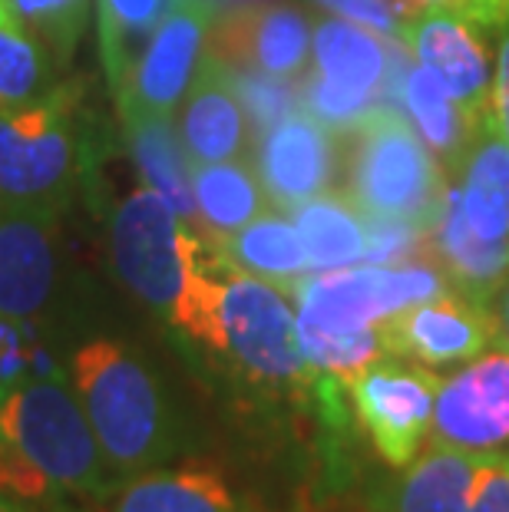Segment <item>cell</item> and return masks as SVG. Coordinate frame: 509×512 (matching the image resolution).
Returning a JSON list of instances; mask_svg holds the SVG:
<instances>
[{"instance_id":"6da1fadb","label":"cell","mask_w":509,"mask_h":512,"mask_svg":"<svg viewBox=\"0 0 509 512\" xmlns=\"http://www.w3.org/2000/svg\"><path fill=\"white\" fill-rule=\"evenodd\" d=\"M172 328L209 347L252 387L305 390L318 384V370L301 351L298 318L285 291L232 268L215 248Z\"/></svg>"},{"instance_id":"7a4b0ae2","label":"cell","mask_w":509,"mask_h":512,"mask_svg":"<svg viewBox=\"0 0 509 512\" xmlns=\"http://www.w3.org/2000/svg\"><path fill=\"white\" fill-rule=\"evenodd\" d=\"M70 384L113 479H133L176 456L179 423L159 380L126 344L96 337L73 351Z\"/></svg>"},{"instance_id":"3957f363","label":"cell","mask_w":509,"mask_h":512,"mask_svg":"<svg viewBox=\"0 0 509 512\" xmlns=\"http://www.w3.org/2000/svg\"><path fill=\"white\" fill-rule=\"evenodd\" d=\"M0 443L24 456L57 493H113V473L77 390L57 377H27L0 397Z\"/></svg>"},{"instance_id":"277c9868","label":"cell","mask_w":509,"mask_h":512,"mask_svg":"<svg viewBox=\"0 0 509 512\" xmlns=\"http://www.w3.org/2000/svg\"><path fill=\"white\" fill-rule=\"evenodd\" d=\"M83 162L70 90L53 86L34 103L0 110V205L57 219L83 179Z\"/></svg>"},{"instance_id":"5b68a950","label":"cell","mask_w":509,"mask_h":512,"mask_svg":"<svg viewBox=\"0 0 509 512\" xmlns=\"http://www.w3.org/2000/svg\"><path fill=\"white\" fill-rule=\"evenodd\" d=\"M110 232L119 281L172 324L212 245L192 235L189 222L149 185L119 202Z\"/></svg>"},{"instance_id":"8992f818","label":"cell","mask_w":509,"mask_h":512,"mask_svg":"<svg viewBox=\"0 0 509 512\" xmlns=\"http://www.w3.org/2000/svg\"><path fill=\"white\" fill-rule=\"evenodd\" d=\"M348 189L364 215L407 219L420 228H433L447 195H440V176L424 139L387 106H377L354 129Z\"/></svg>"},{"instance_id":"52a82bcc","label":"cell","mask_w":509,"mask_h":512,"mask_svg":"<svg viewBox=\"0 0 509 512\" xmlns=\"http://www.w3.org/2000/svg\"><path fill=\"white\" fill-rule=\"evenodd\" d=\"M311 57L314 70L301 86V103L331 133H354L377 110L374 96L381 103L384 83L391 96H400L404 73L391 76L397 53H387L371 27L364 30L344 17L321 20L311 37Z\"/></svg>"},{"instance_id":"ba28073f","label":"cell","mask_w":509,"mask_h":512,"mask_svg":"<svg viewBox=\"0 0 509 512\" xmlns=\"http://www.w3.org/2000/svg\"><path fill=\"white\" fill-rule=\"evenodd\" d=\"M288 294L295 301L298 324L321 331H357L394 318L410 304L437 298L443 294V278L424 265H351L308 271Z\"/></svg>"},{"instance_id":"9c48e42d","label":"cell","mask_w":509,"mask_h":512,"mask_svg":"<svg viewBox=\"0 0 509 512\" xmlns=\"http://www.w3.org/2000/svg\"><path fill=\"white\" fill-rule=\"evenodd\" d=\"M212 24V0H172L156 24L153 37H149L133 76L123 86V93H116L119 116H172V110L182 103V96L189 93L192 80H196L202 47L212 34Z\"/></svg>"},{"instance_id":"30bf717a","label":"cell","mask_w":509,"mask_h":512,"mask_svg":"<svg viewBox=\"0 0 509 512\" xmlns=\"http://www.w3.org/2000/svg\"><path fill=\"white\" fill-rule=\"evenodd\" d=\"M351 400L361 427L371 437L374 450L394 470H404L417 460L424 443L440 380L430 367L410 364H371L351 380Z\"/></svg>"},{"instance_id":"8fae6325","label":"cell","mask_w":509,"mask_h":512,"mask_svg":"<svg viewBox=\"0 0 509 512\" xmlns=\"http://www.w3.org/2000/svg\"><path fill=\"white\" fill-rule=\"evenodd\" d=\"M433 437L467 453H503L509 446V351L476 357L440 380Z\"/></svg>"},{"instance_id":"7c38bea8","label":"cell","mask_w":509,"mask_h":512,"mask_svg":"<svg viewBox=\"0 0 509 512\" xmlns=\"http://www.w3.org/2000/svg\"><path fill=\"white\" fill-rule=\"evenodd\" d=\"M476 30L480 27L450 10H417L400 37L407 40L410 57L437 73V80L460 103V110L480 129L483 119L493 113L496 70Z\"/></svg>"},{"instance_id":"4fadbf2b","label":"cell","mask_w":509,"mask_h":512,"mask_svg":"<svg viewBox=\"0 0 509 512\" xmlns=\"http://www.w3.org/2000/svg\"><path fill=\"white\" fill-rule=\"evenodd\" d=\"M493 318L480 301L437 294L410 304L394 318L381 321L384 351L420 367H450L473 361L493 337Z\"/></svg>"},{"instance_id":"5bb4252c","label":"cell","mask_w":509,"mask_h":512,"mask_svg":"<svg viewBox=\"0 0 509 512\" xmlns=\"http://www.w3.org/2000/svg\"><path fill=\"white\" fill-rule=\"evenodd\" d=\"M338 149L331 129L318 123L308 110L288 113L258 133L255 176L262 182L265 199L278 209L295 212L301 202L321 195L334 182Z\"/></svg>"},{"instance_id":"9a60e30c","label":"cell","mask_w":509,"mask_h":512,"mask_svg":"<svg viewBox=\"0 0 509 512\" xmlns=\"http://www.w3.org/2000/svg\"><path fill=\"white\" fill-rule=\"evenodd\" d=\"M311 20L301 7L291 4H245L229 17L212 24V57L235 70H262L272 76L305 73L311 53Z\"/></svg>"},{"instance_id":"2e32d148","label":"cell","mask_w":509,"mask_h":512,"mask_svg":"<svg viewBox=\"0 0 509 512\" xmlns=\"http://www.w3.org/2000/svg\"><path fill=\"white\" fill-rule=\"evenodd\" d=\"M50 215L0 205V314L30 321L47 308L57 281Z\"/></svg>"},{"instance_id":"e0dca14e","label":"cell","mask_w":509,"mask_h":512,"mask_svg":"<svg viewBox=\"0 0 509 512\" xmlns=\"http://www.w3.org/2000/svg\"><path fill=\"white\" fill-rule=\"evenodd\" d=\"M179 136L192 162H229L248 143V113L232 83L229 67L205 53L182 106Z\"/></svg>"},{"instance_id":"ac0fdd59","label":"cell","mask_w":509,"mask_h":512,"mask_svg":"<svg viewBox=\"0 0 509 512\" xmlns=\"http://www.w3.org/2000/svg\"><path fill=\"white\" fill-rule=\"evenodd\" d=\"M463 215L476 238L509 252V143L490 113L463 156Z\"/></svg>"},{"instance_id":"d6986e66","label":"cell","mask_w":509,"mask_h":512,"mask_svg":"<svg viewBox=\"0 0 509 512\" xmlns=\"http://www.w3.org/2000/svg\"><path fill=\"white\" fill-rule=\"evenodd\" d=\"M110 512H242L215 466H156L116 489Z\"/></svg>"},{"instance_id":"ffe728a7","label":"cell","mask_w":509,"mask_h":512,"mask_svg":"<svg viewBox=\"0 0 509 512\" xmlns=\"http://www.w3.org/2000/svg\"><path fill=\"white\" fill-rule=\"evenodd\" d=\"M480 463L483 453L437 443L404 466V476L377 499L374 512H467Z\"/></svg>"},{"instance_id":"44dd1931","label":"cell","mask_w":509,"mask_h":512,"mask_svg":"<svg viewBox=\"0 0 509 512\" xmlns=\"http://www.w3.org/2000/svg\"><path fill=\"white\" fill-rule=\"evenodd\" d=\"M212 248L232 268L245 271L252 278H262L285 294L311 271L298 225L281 219V215L262 212L258 219L238 228V232L219 238Z\"/></svg>"},{"instance_id":"7402d4cb","label":"cell","mask_w":509,"mask_h":512,"mask_svg":"<svg viewBox=\"0 0 509 512\" xmlns=\"http://www.w3.org/2000/svg\"><path fill=\"white\" fill-rule=\"evenodd\" d=\"M129 149L149 189H156L172 209L189 225L196 222V195H192V159L186 156V143L172 129V116L136 113L123 116Z\"/></svg>"},{"instance_id":"603a6c76","label":"cell","mask_w":509,"mask_h":512,"mask_svg":"<svg viewBox=\"0 0 509 512\" xmlns=\"http://www.w3.org/2000/svg\"><path fill=\"white\" fill-rule=\"evenodd\" d=\"M192 195H196V225L209 245L238 232L265 209L262 182L235 159L192 162Z\"/></svg>"},{"instance_id":"cb8c5ba5","label":"cell","mask_w":509,"mask_h":512,"mask_svg":"<svg viewBox=\"0 0 509 512\" xmlns=\"http://www.w3.org/2000/svg\"><path fill=\"white\" fill-rule=\"evenodd\" d=\"M433 242H437L443 265L450 268V275L463 288V294L486 308V301L493 298V291L509 275V252L506 248L486 245L483 238H476L470 232L467 215H463L460 189H447V195H443L437 222H433Z\"/></svg>"},{"instance_id":"d4e9b609","label":"cell","mask_w":509,"mask_h":512,"mask_svg":"<svg viewBox=\"0 0 509 512\" xmlns=\"http://www.w3.org/2000/svg\"><path fill=\"white\" fill-rule=\"evenodd\" d=\"M311 271L351 268L367 258V222L344 195H314L295 209Z\"/></svg>"},{"instance_id":"484cf974","label":"cell","mask_w":509,"mask_h":512,"mask_svg":"<svg viewBox=\"0 0 509 512\" xmlns=\"http://www.w3.org/2000/svg\"><path fill=\"white\" fill-rule=\"evenodd\" d=\"M400 103L407 106L420 139L447 162H463L476 136V126L460 110L450 90L427 67H410L400 80Z\"/></svg>"},{"instance_id":"4316f807","label":"cell","mask_w":509,"mask_h":512,"mask_svg":"<svg viewBox=\"0 0 509 512\" xmlns=\"http://www.w3.org/2000/svg\"><path fill=\"white\" fill-rule=\"evenodd\" d=\"M166 0H100V50L113 93L133 76L149 37L162 20Z\"/></svg>"},{"instance_id":"83f0119b","label":"cell","mask_w":509,"mask_h":512,"mask_svg":"<svg viewBox=\"0 0 509 512\" xmlns=\"http://www.w3.org/2000/svg\"><path fill=\"white\" fill-rule=\"evenodd\" d=\"M301 351L308 364L324 377L351 380L377 364V357L387 354L381 341V328H357V331H321L311 324H298Z\"/></svg>"},{"instance_id":"f1b7e54d","label":"cell","mask_w":509,"mask_h":512,"mask_svg":"<svg viewBox=\"0 0 509 512\" xmlns=\"http://www.w3.org/2000/svg\"><path fill=\"white\" fill-rule=\"evenodd\" d=\"M50 90L47 50L27 30L0 24V110L34 103Z\"/></svg>"},{"instance_id":"f546056e","label":"cell","mask_w":509,"mask_h":512,"mask_svg":"<svg viewBox=\"0 0 509 512\" xmlns=\"http://www.w3.org/2000/svg\"><path fill=\"white\" fill-rule=\"evenodd\" d=\"M14 7L20 27L47 53H57L60 60H70L73 47L86 27L90 0H7Z\"/></svg>"},{"instance_id":"4dcf8cb0","label":"cell","mask_w":509,"mask_h":512,"mask_svg":"<svg viewBox=\"0 0 509 512\" xmlns=\"http://www.w3.org/2000/svg\"><path fill=\"white\" fill-rule=\"evenodd\" d=\"M229 67V63H225ZM232 83L238 90V100H242L248 123H252L258 133H265L268 126H275L278 119H285L288 113H295V106L301 103L298 86L288 80V76H272L262 70H235Z\"/></svg>"},{"instance_id":"1f68e13d","label":"cell","mask_w":509,"mask_h":512,"mask_svg":"<svg viewBox=\"0 0 509 512\" xmlns=\"http://www.w3.org/2000/svg\"><path fill=\"white\" fill-rule=\"evenodd\" d=\"M344 20L371 27L377 34H404L407 20L417 14L410 0H318Z\"/></svg>"},{"instance_id":"d6a6232c","label":"cell","mask_w":509,"mask_h":512,"mask_svg":"<svg viewBox=\"0 0 509 512\" xmlns=\"http://www.w3.org/2000/svg\"><path fill=\"white\" fill-rule=\"evenodd\" d=\"M30 364H34V351L27 341V324L0 314V397L30 377Z\"/></svg>"},{"instance_id":"836d02e7","label":"cell","mask_w":509,"mask_h":512,"mask_svg":"<svg viewBox=\"0 0 509 512\" xmlns=\"http://www.w3.org/2000/svg\"><path fill=\"white\" fill-rule=\"evenodd\" d=\"M467 512H509V456L490 453L483 456L473 479L470 509Z\"/></svg>"},{"instance_id":"e575fe53","label":"cell","mask_w":509,"mask_h":512,"mask_svg":"<svg viewBox=\"0 0 509 512\" xmlns=\"http://www.w3.org/2000/svg\"><path fill=\"white\" fill-rule=\"evenodd\" d=\"M493 116L509 143V24L500 30V50H496V86H493Z\"/></svg>"},{"instance_id":"d590c367","label":"cell","mask_w":509,"mask_h":512,"mask_svg":"<svg viewBox=\"0 0 509 512\" xmlns=\"http://www.w3.org/2000/svg\"><path fill=\"white\" fill-rule=\"evenodd\" d=\"M460 17L480 30H503L509 24V0H463Z\"/></svg>"},{"instance_id":"8d00e7d4","label":"cell","mask_w":509,"mask_h":512,"mask_svg":"<svg viewBox=\"0 0 509 512\" xmlns=\"http://www.w3.org/2000/svg\"><path fill=\"white\" fill-rule=\"evenodd\" d=\"M486 311L493 318V331L503 337V344L509 347V275L503 278V285L493 291V298L486 301Z\"/></svg>"},{"instance_id":"74e56055","label":"cell","mask_w":509,"mask_h":512,"mask_svg":"<svg viewBox=\"0 0 509 512\" xmlns=\"http://www.w3.org/2000/svg\"><path fill=\"white\" fill-rule=\"evenodd\" d=\"M463 0H410V7L417 10H450V14H460Z\"/></svg>"},{"instance_id":"f35d334b","label":"cell","mask_w":509,"mask_h":512,"mask_svg":"<svg viewBox=\"0 0 509 512\" xmlns=\"http://www.w3.org/2000/svg\"><path fill=\"white\" fill-rule=\"evenodd\" d=\"M0 512H40V509H37V506H20L17 499L0 496Z\"/></svg>"},{"instance_id":"ab89813d","label":"cell","mask_w":509,"mask_h":512,"mask_svg":"<svg viewBox=\"0 0 509 512\" xmlns=\"http://www.w3.org/2000/svg\"><path fill=\"white\" fill-rule=\"evenodd\" d=\"M0 24L20 27V20H17V14H14V7H10L7 0H0ZM20 30H24V27H20Z\"/></svg>"},{"instance_id":"60d3db41","label":"cell","mask_w":509,"mask_h":512,"mask_svg":"<svg viewBox=\"0 0 509 512\" xmlns=\"http://www.w3.org/2000/svg\"><path fill=\"white\" fill-rule=\"evenodd\" d=\"M225 4H235V7H245V4H268V0H225Z\"/></svg>"}]
</instances>
